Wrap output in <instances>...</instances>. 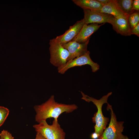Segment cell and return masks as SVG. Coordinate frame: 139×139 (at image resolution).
I'll use <instances>...</instances> for the list:
<instances>
[{
	"label": "cell",
	"mask_w": 139,
	"mask_h": 139,
	"mask_svg": "<svg viewBox=\"0 0 139 139\" xmlns=\"http://www.w3.org/2000/svg\"><path fill=\"white\" fill-rule=\"evenodd\" d=\"M78 107L75 104H66L58 103L55 101L54 96L53 95L45 103L34 106L36 112L35 120L39 123L42 120H46L49 118H53L58 120L62 114L71 112L77 109Z\"/></svg>",
	"instance_id": "6da1fadb"
},
{
	"label": "cell",
	"mask_w": 139,
	"mask_h": 139,
	"mask_svg": "<svg viewBox=\"0 0 139 139\" xmlns=\"http://www.w3.org/2000/svg\"><path fill=\"white\" fill-rule=\"evenodd\" d=\"M81 92L82 96L81 98L82 99L88 102H92L97 107V111L94 114L92 118V121L95 124L94 126V132L97 133L100 136L106 128L109 121V118L105 117L103 115L102 106L104 104L108 103V98L112 94V92H110L108 93L99 100L90 97L82 91Z\"/></svg>",
	"instance_id": "7a4b0ae2"
},
{
	"label": "cell",
	"mask_w": 139,
	"mask_h": 139,
	"mask_svg": "<svg viewBox=\"0 0 139 139\" xmlns=\"http://www.w3.org/2000/svg\"><path fill=\"white\" fill-rule=\"evenodd\" d=\"M107 103V109L110 111L111 118L109 126L106 127L98 139H129L122 133L124 127L123 121L117 120L112 106Z\"/></svg>",
	"instance_id": "3957f363"
},
{
	"label": "cell",
	"mask_w": 139,
	"mask_h": 139,
	"mask_svg": "<svg viewBox=\"0 0 139 139\" xmlns=\"http://www.w3.org/2000/svg\"><path fill=\"white\" fill-rule=\"evenodd\" d=\"M33 127L37 132L40 133L46 139H65V133L58 120L54 119L51 125L48 124L46 120H42Z\"/></svg>",
	"instance_id": "277c9868"
},
{
	"label": "cell",
	"mask_w": 139,
	"mask_h": 139,
	"mask_svg": "<svg viewBox=\"0 0 139 139\" xmlns=\"http://www.w3.org/2000/svg\"><path fill=\"white\" fill-rule=\"evenodd\" d=\"M49 44L50 63L57 68L65 64L70 56L68 51L55 38L50 40Z\"/></svg>",
	"instance_id": "5b68a950"
},
{
	"label": "cell",
	"mask_w": 139,
	"mask_h": 139,
	"mask_svg": "<svg viewBox=\"0 0 139 139\" xmlns=\"http://www.w3.org/2000/svg\"><path fill=\"white\" fill-rule=\"evenodd\" d=\"M89 51L84 55L67 61L66 63L57 68L59 73L63 74L69 69L76 66L88 65L91 67L92 72H95L99 69V65L93 62L90 56Z\"/></svg>",
	"instance_id": "8992f818"
},
{
	"label": "cell",
	"mask_w": 139,
	"mask_h": 139,
	"mask_svg": "<svg viewBox=\"0 0 139 139\" xmlns=\"http://www.w3.org/2000/svg\"><path fill=\"white\" fill-rule=\"evenodd\" d=\"M85 23L105 24H112L115 17L112 15L88 9H83Z\"/></svg>",
	"instance_id": "52a82bcc"
},
{
	"label": "cell",
	"mask_w": 139,
	"mask_h": 139,
	"mask_svg": "<svg viewBox=\"0 0 139 139\" xmlns=\"http://www.w3.org/2000/svg\"><path fill=\"white\" fill-rule=\"evenodd\" d=\"M90 38L85 42L80 44L74 41H71L62 45L69 52V56L67 61L82 56L88 51L87 46Z\"/></svg>",
	"instance_id": "ba28073f"
},
{
	"label": "cell",
	"mask_w": 139,
	"mask_h": 139,
	"mask_svg": "<svg viewBox=\"0 0 139 139\" xmlns=\"http://www.w3.org/2000/svg\"><path fill=\"white\" fill-rule=\"evenodd\" d=\"M85 24L83 19L77 21L63 34L57 36L55 39L61 44L71 41L79 33Z\"/></svg>",
	"instance_id": "9c48e42d"
},
{
	"label": "cell",
	"mask_w": 139,
	"mask_h": 139,
	"mask_svg": "<svg viewBox=\"0 0 139 139\" xmlns=\"http://www.w3.org/2000/svg\"><path fill=\"white\" fill-rule=\"evenodd\" d=\"M104 24L99 25L98 23H93L87 24L85 23L79 32L72 41L80 44L85 42L90 38L92 34Z\"/></svg>",
	"instance_id": "30bf717a"
},
{
	"label": "cell",
	"mask_w": 139,
	"mask_h": 139,
	"mask_svg": "<svg viewBox=\"0 0 139 139\" xmlns=\"http://www.w3.org/2000/svg\"><path fill=\"white\" fill-rule=\"evenodd\" d=\"M127 18L124 15L115 17L112 25L113 29L117 33L124 36L131 35Z\"/></svg>",
	"instance_id": "8fae6325"
},
{
	"label": "cell",
	"mask_w": 139,
	"mask_h": 139,
	"mask_svg": "<svg viewBox=\"0 0 139 139\" xmlns=\"http://www.w3.org/2000/svg\"><path fill=\"white\" fill-rule=\"evenodd\" d=\"M77 6L83 9L99 12L103 5L97 0H72Z\"/></svg>",
	"instance_id": "7c38bea8"
},
{
	"label": "cell",
	"mask_w": 139,
	"mask_h": 139,
	"mask_svg": "<svg viewBox=\"0 0 139 139\" xmlns=\"http://www.w3.org/2000/svg\"><path fill=\"white\" fill-rule=\"evenodd\" d=\"M99 12L111 15L115 17L122 15L126 16L120 9L116 0H110L108 3L103 6Z\"/></svg>",
	"instance_id": "4fadbf2b"
},
{
	"label": "cell",
	"mask_w": 139,
	"mask_h": 139,
	"mask_svg": "<svg viewBox=\"0 0 139 139\" xmlns=\"http://www.w3.org/2000/svg\"><path fill=\"white\" fill-rule=\"evenodd\" d=\"M116 3L123 13L128 16L135 11L133 9V0H116Z\"/></svg>",
	"instance_id": "5bb4252c"
},
{
	"label": "cell",
	"mask_w": 139,
	"mask_h": 139,
	"mask_svg": "<svg viewBox=\"0 0 139 139\" xmlns=\"http://www.w3.org/2000/svg\"><path fill=\"white\" fill-rule=\"evenodd\" d=\"M128 23L130 29H132L139 23V11H135L128 17Z\"/></svg>",
	"instance_id": "9a60e30c"
},
{
	"label": "cell",
	"mask_w": 139,
	"mask_h": 139,
	"mask_svg": "<svg viewBox=\"0 0 139 139\" xmlns=\"http://www.w3.org/2000/svg\"><path fill=\"white\" fill-rule=\"evenodd\" d=\"M9 110L6 108L0 106V127L4 124L9 113Z\"/></svg>",
	"instance_id": "2e32d148"
},
{
	"label": "cell",
	"mask_w": 139,
	"mask_h": 139,
	"mask_svg": "<svg viewBox=\"0 0 139 139\" xmlns=\"http://www.w3.org/2000/svg\"><path fill=\"white\" fill-rule=\"evenodd\" d=\"M0 134L2 136L3 139H14L11 134L7 130H3Z\"/></svg>",
	"instance_id": "e0dca14e"
},
{
	"label": "cell",
	"mask_w": 139,
	"mask_h": 139,
	"mask_svg": "<svg viewBox=\"0 0 139 139\" xmlns=\"http://www.w3.org/2000/svg\"><path fill=\"white\" fill-rule=\"evenodd\" d=\"M130 32L131 34H135L139 37V23L136 26L131 29Z\"/></svg>",
	"instance_id": "ac0fdd59"
},
{
	"label": "cell",
	"mask_w": 139,
	"mask_h": 139,
	"mask_svg": "<svg viewBox=\"0 0 139 139\" xmlns=\"http://www.w3.org/2000/svg\"><path fill=\"white\" fill-rule=\"evenodd\" d=\"M133 9L135 11H139V0H133L132 3Z\"/></svg>",
	"instance_id": "d6986e66"
},
{
	"label": "cell",
	"mask_w": 139,
	"mask_h": 139,
	"mask_svg": "<svg viewBox=\"0 0 139 139\" xmlns=\"http://www.w3.org/2000/svg\"><path fill=\"white\" fill-rule=\"evenodd\" d=\"M99 136L97 133L95 132L92 133L91 135V137L92 139H98Z\"/></svg>",
	"instance_id": "ffe728a7"
},
{
	"label": "cell",
	"mask_w": 139,
	"mask_h": 139,
	"mask_svg": "<svg viewBox=\"0 0 139 139\" xmlns=\"http://www.w3.org/2000/svg\"><path fill=\"white\" fill-rule=\"evenodd\" d=\"M35 139H46L41 134L38 132H37Z\"/></svg>",
	"instance_id": "44dd1931"
},
{
	"label": "cell",
	"mask_w": 139,
	"mask_h": 139,
	"mask_svg": "<svg viewBox=\"0 0 139 139\" xmlns=\"http://www.w3.org/2000/svg\"><path fill=\"white\" fill-rule=\"evenodd\" d=\"M98 2L103 5L108 3L110 0H97Z\"/></svg>",
	"instance_id": "7402d4cb"
},
{
	"label": "cell",
	"mask_w": 139,
	"mask_h": 139,
	"mask_svg": "<svg viewBox=\"0 0 139 139\" xmlns=\"http://www.w3.org/2000/svg\"><path fill=\"white\" fill-rule=\"evenodd\" d=\"M0 139H3V137L0 134Z\"/></svg>",
	"instance_id": "603a6c76"
}]
</instances>
